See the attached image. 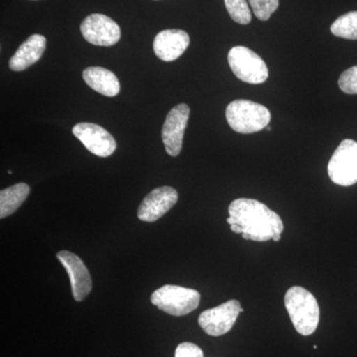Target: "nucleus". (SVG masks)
I'll return each mask as SVG.
<instances>
[{"label": "nucleus", "mask_w": 357, "mask_h": 357, "mask_svg": "<svg viewBox=\"0 0 357 357\" xmlns=\"http://www.w3.org/2000/svg\"><path fill=\"white\" fill-rule=\"evenodd\" d=\"M227 222L234 234L246 241L278 243L284 230L283 222L266 204L253 199H237L229 204Z\"/></svg>", "instance_id": "obj_1"}, {"label": "nucleus", "mask_w": 357, "mask_h": 357, "mask_svg": "<svg viewBox=\"0 0 357 357\" xmlns=\"http://www.w3.org/2000/svg\"><path fill=\"white\" fill-rule=\"evenodd\" d=\"M284 303L294 328L300 335L307 337L316 332L319 323V307L312 294L295 286L289 289Z\"/></svg>", "instance_id": "obj_2"}, {"label": "nucleus", "mask_w": 357, "mask_h": 357, "mask_svg": "<svg viewBox=\"0 0 357 357\" xmlns=\"http://www.w3.org/2000/svg\"><path fill=\"white\" fill-rule=\"evenodd\" d=\"M225 116L230 128L243 134L258 132L267 128L271 121V114L267 107L245 100L230 102L225 110Z\"/></svg>", "instance_id": "obj_3"}, {"label": "nucleus", "mask_w": 357, "mask_h": 357, "mask_svg": "<svg viewBox=\"0 0 357 357\" xmlns=\"http://www.w3.org/2000/svg\"><path fill=\"white\" fill-rule=\"evenodd\" d=\"M201 295L192 289L165 285L155 291L151 302L161 311L174 317L190 314L199 307Z\"/></svg>", "instance_id": "obj_4"}, {"label": "nucleus", "mask_w": 357, "mask_h": 357, "mask_svg": "<svg viewBox=\"0 0 357 357\" xmlns=\"http://www.w3.org/2000/svg\"><path fill=\"white\" fill-rule=\"evenodd\" d=\"M227 59L232 73L244 83L259 84L266 82L269 76L267 66L255 52L236 46L230 49Z\"/></svg>", "instance_id": "obj_5"}, {"label": "nucleus", "mask_w": 357, "mask_h": 357, "mask_svg": "<svg viewBox=\"0 0 357 357\" xmlns=\"http://www.w3.org/2000/svg\"><path fill=\"white\" fill-rule=\"evenodd\" d=\"M328 176L335 184L349 187L357 183V142L345 139L328 162Z\"/></svg>", "instance_id": "obj_6"}, {"label": "nucleus", "mask_w": 357, "mask_h": 357, "mask_svg": "<svg viewBox=\"0 0 357 357\" xmlns=\"http://www.w3.org/2000/svg\"><path fill=\"white\" fill-rule=\"evenodd\" d=\"M243 312L238 301H227L220 306L202 312L199 317V325L208 335L220 337L231 330L239 314Z\"/></svg>", "instance_id": "obj_7"}, {"label": "nucleus", "mask_w": 357, "mask_h": 357, "mask_svg": "<svg viewBox=\"0 0 357 357\" xmlns=\"http://www.w3.org/2000/svg\"><path fill=\"white\" fill-rule=\"evenodd\" d=\"M81 32L89 43L96 46H114L121 36V28L115 21L103 14H91L82 22Z\"/></svg>", "instance_id": "obj_8"}, {"label": "nucleus", "mask_w": 357, "mask_h": 357, "mask_svg": "<svg viewBox=\"0 0 357 357\" xmlns=\"http://www.w3.org/2000/svg\"><path fill=\"white\" fill-rule=\"evenodd\" d=\"M190 116V107L185 103L176 105L169 112L162 129V139L167 153L176 157L181 153L183 138Z\"/></svg>", "instance_id": "obj_9"}, {"label": "nucleus", "mask_w": 357, "mask_h": 357, "mask_svg": "<svg viewBox=\"0 0 357 357\" xmlns=\"http://www.w3.org/2000/svg\"><path fill=\"white\" fill-rule=\"evenodd\" d=\"M73 134L91 153L96 156L109 157L116 149V142L112 134L98 124L89 122L77 123L73 128Z\"/></svg>", "instance_id": "obj_10"}, {"label": "nucleus", "mask_w": 357, "mask_h": 357, "mask_svg": "<svg viewBox=\"0 0 357 357\" xmlns=\"http://www.w3.org/2000/svg\"><path fill=\"white\" fill-rule=\"evenodd\" d=\"M57 257L69 275L74 299L77 302L86 299L93 289V282L83 260L74 253L65 250L60 251Z\"/></svg>", "instance_id": "obj_11"}, {"label": "nucleus", "mask_w": 357, "mask_h": 357, "mask_svg": "<svg viewBox=\"0 0 357 357\" xmlns=\"http://www.w3.org/2000/svg\"><path fill=\"white\" fill-rule=\"evenodd\" d=\"M178 199V192L173 188H157L140 204L138 218L145 222H156L177 204Z\"/></svg>", "instance_id": "obj_12"}, {"label": "nucleus", "mask_w": 357, "mask_h": 357, "mask_svg": "<svg viewBox=\"0 0 357 357\" xmlns=\"http://www.w3.org/2000/svg\"><path fill=\"white\" fill-rule=\"evenodd\" d=\"M190 45L187 32L178 29L164 30L155 37V55L164 62H173L184 54Z\"/></svg>", "instance_id": "obj_13"}, {"label": "nucleus", "mask_w": 357, "mask_h": 357, "mask_svg": "<svg viewBox=\"0 0 357 357\" xmlns=\"http://www.w3.org/2000/svg\"><path fill=\"white\" fill-rule=\"evenodd\" d=\"M46 49V38L34 34L20 45L18 50L10 59L9 68L14 72H21L38 62Z\"/></svg>", "instance_id": "obj_14"}, {"label": "nucleus", "mask_w": 357, "mask_h": 357, "mask_svg": "<svg viewBox=\"0 0 357 357\" xmlns=\"http://www.w3.org/2000/svg\"><path fill=\"white\" fill-rule=\"evenodd\" d=\"M84 81L89 88L95 89L100 95L115 96L121 91L119 79L112 70L102 67L86 68L83 72Z\"/></svg>", "instance_id": "obj_15"}, {"label": "nucleus", "mask_w": 357, "mask_h": 357, "mask_svg": "<svg viewBox=\"0 0 357 357\" xmlns=\"http://www.w3.org/2000/svg\"><path fill=\"white\" fill-rule=\"evenodd\" d=\"M30 194V187L20 183L0 192V218L9 217L20 208Z\"/></svg>", "instance_id": "obj_16"}, {"label": "nucleus", "mask_w": 357, "mask_h": 357, "mask_svg": "<svg viewBox=\"0 0 357 357\" xmlns=\"http://www.w3.org/2000/svg\"><path fill=\"white\" fill-rule=\"evenodd\" d=\"M335 36L349 40H357V11L344 14L331 27Z\"/></svg>", "instance_id": "obj_17"}, {"label": "nucleus", "mask_w": 357, "mask_h": 357, "mask_svg": "<svg viewBox=\"0 0 357 357\" xmlns=\"http://www.w3.org/2000/svg\"><path fill=\"white\" fill-rule=\"evenodd\" d=\"M225 4L232 20L243 25L250 23L251 11L248 0H225Z\"/></svg>", "instance_id": "obj_18"}, {"label": "nucleus", "mask_w": 357, "mask_h": 357, "mask_svg": "<svg viewBox=\"0 0 357 357\" xmlns=\"http://www.w3.org/2000/svg\"><path fill=\"white\" fill-rule=\"evenodd\" d=\"M253 13L261 21H267L279 6V0H248Z\"/></svg>", "instance_id": "obj_19"}, {"label": "nucleus", "mask_w": 357, "mask_h": 357, "mask_svg": "<svg viewBox=\"0 0 357 357\" xmlns=\"http://www.w3.org/2000/svg\"><path fill=\"white\" fill-rule=\"evenodd\" d=\"M338 86L347 95H357V66L349 68L340 75Z\"/></svg>", "instance_id": "obj_20"}, {"label": "nucleus", "mask_w": 357, "mask_h": 357, "mask_svg": "<svg viewBox=\"0 0 357 357\" xmlns=\"http://www.w3.org/2000/svg\"><path fill=\"white\" fill-rule=\"evenodd\" d=\"M175 357H204V352L198 345L192 342H183L178 345Z\"/></svg>", "instance_id": "obj_21"}, {"label": "nucleus", "mask_w": 357, "mask_h": 357, "mask_svg": "<svg viewBox=\"0 0 357 357\" xmlns=\"http://www.w3.org/2000/svg\"><path fill=\"white\" fill-rule=\"evenodd\" d=\"M267 130H271V128H270V126H267Z\"/></svg>", "instance_id": "obj_22"}]
</instances>
